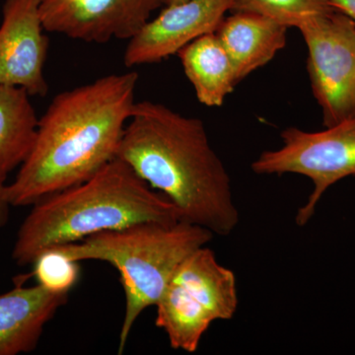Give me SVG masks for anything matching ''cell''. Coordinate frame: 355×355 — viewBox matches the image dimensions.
<instances>
[{
	"label": "cell",
	"mask_w": 355,
	"mask_h": 355,
	"mask_svg": "<svg viewBox=\"0 0 355 355\" xmlns=\"http://www.w3.org/2000/svg\"><path fill=\"white\" fill-rule=\"evenodd\" d=\"M137 80V72L111 74L53 98L31 153L6 184L11 207L33 205L83 183L116 158Z\"/></svg>",
	"instance_id": "1"
},
{
	"label": "cell",
	"mask_w": 355,
	"mask_h": 355,
	"mask_svg": "<svg viewBox=\"0 0 355 355\" xmlns=\"http://www.w3.org/2000/svg\"><path fill=\"white\" fill-rule=\"evenodd\" d=\"M116 158L176 207L180 221L230 235L240 223L227 170L200 119L135 103Z\"/></svg>",
	"instance_id": "2"
},
{
	"label": "cell",
	"mask_w": 355,
	"mask_h": 355,
	"mask_svg": "<svg viewBox=\"0 0 355 355\" xmlns=\"http://www.w3.org/2000/svg\"><path fill=\"white\" fill-rule=\"evenodd\" d=\"M32 207L13 247V260L21 266L33 265L53 248L80 242L104 231L142 222L180 221L175 205L116 157L83 183Z\"/></svg>",
	"instance_id": "3"
},
{
	"label": "cell",
	"mask_w": 355,
	"mask_h": 355,
	"mask_svg": "<svg viewBox=\"0 0 355 355\" xmlns=\"http://www.w3.org/2000/svg\"><path fill=\"white\" fill-rule=\"evenodd\" d=\"M214 236L207 229L186 222H142L53 249L76 261H106L120 272L125 298L119 340L121 354L140 315L157 304L182 261L207 246Z\"/></svg>",
	"instance_id": "4"
},
{
	"label": "cell",
	"mask_w": 355,
	"mask_h": 355,
	"mask_svg": "<svg viewBox=\"0 0 355 355\" xmlns=\"http://www.w3.org/2000/svg\"><path fill=\"white\" fill-rule=\"evenodd\" d=\"M238 305L234 272L205 246L187 257L173 275L155 305V324L173 349L193 354L211 324L232 319Z\"/></svg>",
	"instance_id": "5"
},
{
	"label": "cell",
	"mask_w": 355,
	"mask_h": 355,
	"mask_svg": "<svg viewBox=\"0 0 355 355\" xmlns=\"http://www.w3.org/2000/svg\"><path fill=\"white\" fill-rule=\"evenodd\" d=\"M282 146L260 154L252 163L259 175L297 174L309 178L313 191L297 210L296 224L305 226L320 200L340 180L355 176V114L321 132L297 128L282 130Z\"/></svg>",
	"instance_id": "6"
},
{
	"label": "cell",
	"mask_w": 355,
	"mask_h": 355,
	"mask_svg": "<svg viewBox=\"0 0 355 355\" xmlns=\"http://www.w3.org/2000/svg\"><path fill=\"white\" fill-rule=\"evenodd\" d=\"M308 50L307 69L324 128L355 114V22L338 10L298 28Z\"/></svg>",
	"instance_id": "7"
},
{
	"label": "cell",
	"mask_w": 355,
	"mask_h": 355,
	"mask_svg": "<svg viewBox=\"0 0 355 355\" xmlns=\"http://www.w3.org/2000/svg\"><path fill=\"white\" fill-rule=\"evenodd\" d=\"M161 0H41L46 32L86 43L130 40L162 6Z\"/></svg>",
	"instance_id": "8"
},
{
	"label": "cell",
	"mask_w": 355,
	"mask_h": 355,
	"mask_svg": "<svg viewBox=\"0 0 355 355\" xmlns=\"http://www.w3.org/2000/svg\"><path fill=\"white\" fill-rule=\"evenodd\" d=\"M234 0H186L165 6L128 40L123 62L128 67L155 64L177 55L203 35L216 32Z\"/></svg>",
	"instance_id": "9"
},
{
	"label": "cell",
	"mask_w": 355,
	"mask_h": 355,
	"mask_svg": "<svg viewBox=\"0 0 355 355\" xmlns=\"http://www.w3.org/2000/svg\"><path fill=\"white\" fill-rule=\"evenodd\" d=\"M40 3L41 0H6L4 3L0 26V86L23 88L30 96L44 97L49 91L44 74L49 39Z\"/></svg>",
	"instance_id": "10"
},
{
	"label": "cell",
	"mask_w": 355,
	"mask_h": 355,
	"mask_svg": "<svg viewBox=\"0 0 355 355\" xmlns=\"http://www.w3.org/2000/svg\"><path fill=\"white\" fill-rule=\"evenodd\" d=\"M26 277L0 295V355L28 354L36 349L46 324L69 301V292L57 293L37 284L24 286Z\"/></svg>",
	"instance_id": "11"
},
{
	"label": "cell",
	"mask_w": 355,
	"mask_h": 355,
	"mask_svg": "<svg viewBox=\"0 0 355 355\" xmlns=\"http://www.w3.org/2000/svg\"><path fill=\"white\" fill-rule=\"evenodd\" d=\"M288 28L246 11L225 16L216 31L232 60L238 83L270 62L286 46Z\"/></svg>",
	"instance_id": "12"
},
{
	"label": "cell",
	"mask_w": 355,
	"mask_h": 355,
	"mask_svg": "<svg viewBox=\"0 0 355 355\" xmlns=\"http://www.w3.org/2000/svg\"><path fill=\"white\" fill-rule=\"evenodd\" d=\"M198 101L220 107L237 85L234 67L216 32L203 35L177 53Z\"/></svg>",
	"instance_id": "13"
},
{
	"label": "cell",
	"mask_w": 355,
	"mask_h": 355,
	"mask_svg": "<svg viewBox=\"0 0 355 355\" xmlns=\"http://www.w3.org/2000/svg\"><path fill=\"white\" fill-rule=\"evenodd\" d=\"M25 89L0 86V184L31 153L39 119Z\"/></svg>",
	"instance_id": "14"
},
{
	"label": "cell",
	"mask_w": 355,
	"mask_h": 355,
	"mask_svg": "<svg viewBox=\"0 0 355 355\" xmlns=\"http://www.w3.org/2000/svg\"><path fill=\"white\" fill-rule=\"evenodd\" d=\"M335 10L329 0H234L231 11L260 14L286 28L298 29L308 21Z\"/></svg>",
	"instance_id": "15"
},
{
	"label": "cell",
	"mask_w": 355,
	"mask_h": 355,
	"mask_svg": "<svg viewBox=\"0 0 355 355\" xmlns=\"http://www.w3.org/2000/svg\"><path fill=\"white\" fill-rule=\"evenodd\" d=\"M33 265L40 286L51 292L69 293L78 282L79 261L71 260L58 250L44 252Z\"/></svg>",
	"instance_id": "16"
},
{
	"label": "cell",
	"mask_w": 355,
	"mask_h": 355,
	"mask_svg": "<svg viewBox=\"0 0 355 355\" xmlns=\"http://www.w3.org/2000/svg\"><path fill=\"white\" fill-rule=\"evenodd\" d=\"M11 205L7 200L6 184H0V227L6 225L10 214Z\"/></svg>",
	"instance_id": "17"
},
{
	"label": "cell",
	"mask_w": 355,
	"mask_h": 355,
	"mask_svg": "<svg viewBox=\"0 0 355 355\" xmlns=\"http://www.w3.org/2000/svg\"><path fill=\"white\" fill-rule=\"evenodd\" d=\"M331 6L355 22V0H329Z\"/></svg>",
	"instance_id": "18"
},
{
	"label": "cell",
	"mask_w": 355,
	"mask_h": 355,
	"mask_svg": "<svg viewBox=\"0 0 355 355\" xmlns=\"http://www.w3.org/2000/svg\"><path fill=\"white\" fill-rule=\"evenodd\" d=\"M163 6H171V4L180 3V2L186 1V0H161Z\"/></svg>",
	"instance_id": "19"
}]
</instances>
